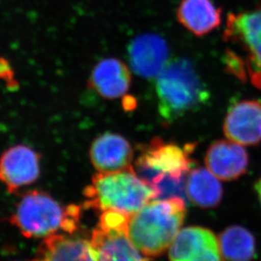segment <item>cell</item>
Instances as JSON below:
<instances>
[{
  "mask_svg": "<svg viewBox=\"0 0 261 261\" xmlns=\"http://www.w3.org/2000/svg\"><path fill=\"white\" fill-rule=\"evenodd\" d=\"M194 149V144L181 147L153 138L141 148L136 161L138 174L157 190L159 198H184V184L192 170L190 154Z\"/></svg>",
  "mask_w": 261,
  "mask_h": 261,
  "instance_id": "obj_1",
  "label": "cell"
},
{
  "mask_svg": "<svg viewBox=\"0 0 261 261\" xmlns=\"http://www.w3.org/2000/svg\"><path fill=\"white\" fill-rule=\"evenodd\" d=\"M184 198H160L129 216L126 235L136 248L147 256H158L168 248L184 222Z\"/></svg>",
  "mask_w": 261,
  "mask_h": 261,
  "instance_id": "obj_2",
  "label": "cell"
},
{
  "mask_svg": "<svg viewBox=\"0 0 261 261\" xmlns=\"http://www.w3.org/2000/svg\"><path fill=\"white\" fill-rule=\"evenodd\" d=\"M223 40L229 45L224 60L227 71L261 90V4L230 13Z\"/></svg>",
  "mask_w": 261,
  "mask_h": 261,
  "instance_id": "obj_3",
  "label": "cell"
},
{
  "mask_svg": "<svg viewBox=\"0 0 261 261\" xmlns=\"http://www.w3.org/2000/svg\"><path fill=\"white\" fill-rule=\"evenodd\" d=\"M85 205L95 211L132 215L158 198V192L133 167L116 172H98L84 190Z\"/></svg>",
  "mask_w": 261,
  "mask_h": 261,
  "instance_id": "obj_4",
  "label": "cell"
},
{
  "mask_svg": "<svg viewBox=\"0 0 261 261\" xmlns=\"http://www.w3.org/2000/svg\"><path fill=\"white\" fill-rule=\"evenodd\" d=\"M159 113L166 123L198 111L208 102L210 93L187 59L168 62L156 76Z\"/></svg>",
  "mask_w": 261,
  "mask_h": 261,
  "instance_id": "obj_5",
  "label": "cell"
},
{
  "mask_svg": "<svg viewBox=\"0 0 261 261\" xmlns=\"http://www.w3.org/2000/svg\"><path fill=\"white\" fill-rule=\"evenodd\" d=\"M80 218V206H62L45 192L34 190L22 196L10 223L28 239H46L61 231L72 233Z\"/></svg>",
  "mask_w": 261,
  "mask_h": 261,
  "instance_id": "obj_6",
  "label": "cell"
},
{
  "mask_svg": "<svg viewBox=\"0 0 261 261\" xmlns=\"http://www.w3.org/2000/svg\"><path fill=\"white\" fill-rule=\"evenodd\" d=\"M41 154L29 146L17 144L0 157V181L13 194L34 184L40 176Z\"/></svg>",
  "mask_w": 261,
  "mask_h": 261,
  "instance_id": "obj_7",
  "label": "cell"
},
{
  "mask_svg": "<svg viewBox=\"0 0 261 261\" xmlns=\"http://www.w3.org/2000/svg\"><path fill=\"white\" fill-rule=\"evenodd\" d=\"M171 261H221L216 236L210 230L198 226L179 231L171 244Z\"/></svg>",
  "mask_w": 261,
  "mask_h": 261,
  "instance_id": "obj_8",
  "label": "cell"
},
{
  "mask_svg": "<svg viewBox=\"0 0 261 261\" xmlns=\"http://www.w3.org/2000/svg\"><path fill=\"white\" fill-rule=\"evenodd\" d=\"M226 138L243 146L256 145L261 142V103L243 100L229 109L224 121Z\"/></svg>",
  "mask_w": 261,
  "mask_h": 261,
  "instance_id": "obj_9",
  "label": "cell"
},
{
  "mask_svg": "<svg viewBox=\"0 0 261 261\" xmlns=\"http://www.w3.org/2000/svg\"><path fill=\"white\" fill-rule=\"evenodd\" d=\"M128 56L136 74L145 78L155 77L168 63V47L160 36L143 34L132 42Z\"/></svg>",
  "mask_w": 261,
  "mask_h": 261,
  "instance_id": "obj_10",
  "label": "cell"
},
{
  "mask_svg": "<svg viewBox=\"0 0 261 261\" xmlns=\"http://www.w3.org/2000/svg\"><path fill=\"white\" fill-rule=\"evenodd\" d=\"M89 155L98 172H116L133 167V148L126 138L116 133H106L96 138Z\"/></svg>",
  "mask_w": 261,
  "mask_h": 261,
  "instance_id": "obj_11",
  "label": "cell"
},
{
  "mask_svg": "<svg viewBox=\"0 0 261 261\" xmlns=\"http://www.w3.org/2000/svg\"><path fill=\"white\" fill-rule=\"evenodd\" d=\"M206 167L211 173L223 181L239 178L246 172L249 154L244 146L231 140H218L208 147Z\"/></svg>",
  "mask_w": 261,
  "mask_h": 261,
  "instance_id": "obj_12",
  "label": "cell"
},
{
  "mask_svg": "<svg viewBox=\"0 0 261 261\" xmlns=\"http://www.w3.org/2000/svg\"><path fill=\"white\" fill-rule=\"evenodd\" d=\"M130 81V70L126 65L118 59L107 58L93 68L89 85L101 97L114 99L127 93Z\"/></svg>",
  "mask_w": 261,
  "mask_h": 261,
  "instance_id": "obj_13",
  "label": "cell"
},
{
  "mask_svg": "<svg viewBox=\"0 0 261 261\" xmlns=\"http://www.w3.org/2000/svg\"><path fill=\"white\" fill-rule=\"evenodd\" d=\"M90 243L96 261H149L141 255L125 231L98 226Z\"/></svg>",
  "mask_w": 261,
  "mask_h": 261,
  "instance_id": "obj_14",
  "label": "cell"
},
{
  "mask_svg": "<svg viewBox=\"0 0 261 261\" xmlns=\"http://www.w3.org/2000/svg\"><path fill=\"white\" fill-rule=\"evenodd\" d=\"M33 261H96L90 241L56 234L43 240Z\"/></svg>",
  "mask_w": 261,
  "mask_h": 261,
  "instance_id": "obj_15",
  "label": "cell"
},
{
  "mask_svg": "<svg viewBox=\"0 0 261 261\" xmlns=\"http://www.w3.org/2000/svg\"><path fill=\"white\" fill-rule=\"evenodd\" d=\"M176 16L184 28L201 37L221 25L222 10L212 0H181Z\"/></svg>",
  "mask_w": 261,
  "mask_h": 261,
  "instance_id": "obj_16",
  "label": "cell"
},
{
  "mask_svg": "<svg viewBox=\"0 0 261 261\" xmlns=\"http://www.w3.org/2000/svg\"><path fill=\"white\" fill-rule=\"evenodd\" d=\"M189 200L202 208L217 205L222 197V187L208 169H194L189 171L185 184Z\"/></svg>",
  "mask_w": 261,
  "mask_h": 261,
  "instance_id": "obj_17",
  "label": "cell"
},
{
  "mask_svg": "<svg viewBox=\"0 0 261 261\" xmlns=\"http://www.w3.org/2000/svg\"><path fill=\"white\" fill-rule=\"evenodd\" d=\"M219 247L223 261H250L255 254V240L247 229L230 226L220 235Z\"/></svg>",
  "mask_w": 261,
  "mask_h": 261,
  "instance_id": "obj_18",
  "label": "cell"
},
{
  "mask_svg": "<svg viewBox=\"0 0 261 261\" xmlns=\"http://www.w3.org/2000/svg\"><path fill=\"white\" fill-rule=\"evenodd\" d=\"M0 78L10 83V87L14 78V72L10 62L5 58H0Z\"/></svg>",
  "mask_w": 261,
  "mask_h": 261,
  "instance_id": "obj_19",
  "label": "cell"
},
{
  "mask_svg": "<svg viewBox=\"0 0 261 261\" xmlns=\"http://www.w3.org/2000/svg\"><path fill=\"white\" fill-rule=\"evenodd\" d=\"M255 189H256V192L258 193L261 203V177L259 178V181H257L256 185H255Z\"/></svg>",
  "mask_w": 261,
  "mask_h": 261,
  "instance_id": "obj_20",
  "label": "cell"
}]
</instances>
